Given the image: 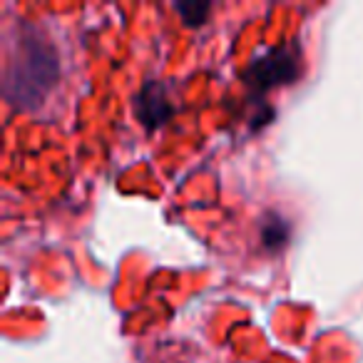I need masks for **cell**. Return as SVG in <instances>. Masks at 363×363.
Instances as JSON below:
<instances>
[{"label":"cell","instance_id":"6da1fadb","mask_svg":"<svg viewBox=\"0 0 363 363\" xmlns=\"http://www.w3.org/2000/svg\"><path fill=\"white\" fill-rule=\"evenodd\" d=\"M57 75H60V65H57L55 48L48 43L43 33H38L28 23H21V35L16 40V50L6 72L8 100L28 110L52 90Z\"/></svg>","mask_w":363,"mask_h":363},{"label":"cell","instance_id":"7a4b0ae2","mask_svg":"<svg viewBox=\"0 0 363 363\" xmlns=\"http://www.w3.org/2000/svg\"><path fill=\"white\" fill-rule=\"evenodd\" d=\"M298 75V45L296 43H284L272 48L269 52L259 55L247 72V82L259 90L284 85V82L296 80Z\"/></svg>","mask_w":363,"mask_h":363},{"label":"cell","instance_id":"3957f363","mask_svg":"<svg viewBox=\"0 0 363 363\" xmlns=\"http://www.w3.org/2000/svg\"><path fill=\"white\" fill-rule=\"evenodd\" d=\"M135 110L142 125L147 127H160L167 122V117L174 112V105L169 102L162 82H145L142 90L135 97Z\"/></svg>","mask_w":363,"mask_h":363},{"label":"cell","instance_id":"277c9868","mask_svg":"<svg viewBox=\"0 0 363 363\" xmlns=\"http://www.w3.org/2000/svg\"><path fill=\"white\" fill-rule=\"evenodd\" d=\"M209 11H212L209 3H179V6H177V13L184 18L187 26H202V23L207 21Z\"/></svg>","mask_w":363,"mask_h":363}]
</instances>
